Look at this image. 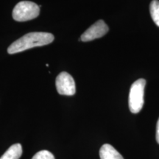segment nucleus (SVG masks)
I'll return each instance as SVG.
<instances>
[{
    "mask_svg": "<svg viewBox=\"0 0 159 159\" xmlns=\"http://www.w3.org/2000/svg\"><path fill=\"white\" fill-rule=\"evenodd\" d=\"M146 80L144 79H139L133 83L129 93L128 104L129 108L133 114H138L142 111L144 105V89Z\"/></svg>",
    "mask_w": 159,
    "mask_h": 159,
    "instance_id": "obj_2",
    "label": "nucleus"
},
{
    "mask_svg": "<svg viewBox=\"0 0 159 159\" xmlns=\"http://www.w3.org/2000/svg\"><path fill=\"white\" fill-rule=\"evenodd\" d=\"M54 41V35L44 32L29 33L20 38L7 48L9 54H16L37 47H42Z\"/></svg>",
    "mask_w": 159,
    "mask_h": 159,
    "instance_id": "obj_1",
    "label": "nucleus"
},
{
    "mask_svg": "<svg viewBox=\"0 0 159 159\" xmlns=\"http://www.w3.org/2000/svg\"><path fill=\"white\" fill-rule=\"evenodd\" d=\"M32 159H55L52 152L47 150H41L38 152Z\"/></svg>",
    "mask_w": 159,
    "mask_h": 159,
    "instance_id": "obj_9",
    "label": "nucleus"
},
{
    "mask_svg": "<svg viewBox=\"0 0 159 159\" xmlns=\"http://www.w3.org/2000/svg\"><path fill=\"white\" fill-rule=\"evenodd\" d=\"M108 30V26L105 24V21L103 20H99L94 25H91L86 31L84 32L80 40L83 42L93 41L94 39L104 36Z\"/></svg>",
    "mask_w": 159,
    "mask_h": 159,
    "instance_id": "obj_5",
    "label": "nucleus"
},
{
    "mask_svg": "<svg viewBox=\"0 0 159 159\" xmlns=\"http://www.w3.org/2000/svg\"><path fill=\"white\" fill-rule=\"evenodd\" d=\"M150 12L152 19L159 27V1L152 0L150 5Z\"/></svg>",
    "mask_w": 159,
    "mask_h": 159,
    "instance_id": "obj_8",
    "label": "nucleus"
},
{
    "mask_svg": "<svg viewBox=\"0 0 159 159\" xmlns=\"http://www.w3.org/2000/svg\"><path fill=\"white\" fill-rule=\"evenodd\" d=\"M22 155V147L20 144H15L10 147L0 159H19Z\"/></svg>",
    "mask_w": 159,
    "mask_h": 159,
    "instance_id": "obj_7",
    "label": "nucleus"
},
{
    "mask_svg": "<svg viewBox=\"0 0 159 159\" xmlns=\"http://www.w3.org/2000/svg\"><path fill=\"white\" fill-rule=\"evenodd\" d=\"M40 14L39 6L30 1L20 2L13 10V19L16 21H27L35 19Z\"/></svg>",
    "mask_w": 159,
    "mask_h": 159,
    "instance_id": "obj_3",
    "label": "nucleus"
},
{
    "mask_svg": "<svg viewBox=\"0 0 159 159\" xmlns=\"http://www.w3.org/2000/svg\"><path fill=\"white\" fill-rule=\"evenodd\" d=\"M156 141L159 144V119L157 122V126H156Z\"/></svg>",
    "mask_w": 159,
    "mask_h": 159,
    "instance_id": "obj_10",
    "label": "nucleus"
},
{
    "mask_svg": "<svg viewBox=\"0 0 159 159\" xmlns=\"http://www.w3.org/2000/svg\"><path fill=\"white\" fill-rule=\"evenodd\" d=\"M100 159H124L122 155L111 144H105L99 150Z\"/></svg>",
    "mask_w": 159,
    "mask_h": 159,
    "instance_id": "obj_6",
    "label": "nucleus"
},
{
    "mask_svg": "<svg viewBox=\"0 0 159 159\" xmlns=\"http://www.w3.org/2000/svg\"><path fill=\"white\" fill-rule=\"evenodd\" d=\"M55 84L57 92L61 95L72 96L76 93L75 80L66 71H63L57 75Z\"/></svg>",
    "mask_w": 159,
    "mask_h": 159,
    "instance_id": "obj_4",
    "label": "nucleus"
}]
</instances>
